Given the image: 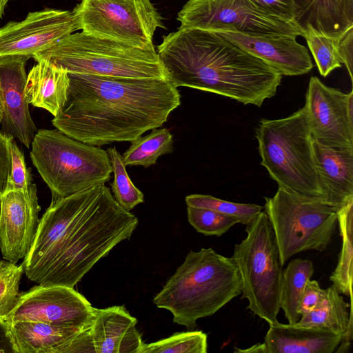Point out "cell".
Listing matches in <instances>:
<instances>
[{
  "label": "cell",
  "instance_id": "obj_28",
  "mask_svg": "<svg viewBox=\"0 0 353 353\" xmlns=\"http://www.w3.org/2000/svg\"><path fill=\"white\" fill-rule=\"evenodd\" d=\"M303 31V37L321 76L325 77L334 70L341 67L339 41L345 32L340 34H331L319 31L310 25L306 26Z\"/></svg>",
  "mask_w": 353,
  "mask_h": 353
},
{
  "label": "cell",
  "instance_id": "obj_44",
  "mask_svg": "<svg viewBox=\"0 0 353 353\" xmlns=\"http://www.w3.org/2000/svg\"><path fill=\"white\" fill-rule=\"evenodd\" d=\"M1 196H0V212H1Z\"/></svg>",
  "mask_w": 353,
  "mask_h": 353
},
{
  "label": "cell",
  "instance_id": "obj_37",
  "mask_svg": "<svg viewBox=\"0 0 353 353\" xmlns=\"http://www.w3.org/2000/svg\"><path fill=\"white\" fill-rule=\"evenodd\" d=\"M323 290L316 280L310 279L307 282L298 308L300 316L310 312L318 305L322 299Z\"/></svg>",
  "mask_w": 353,
  "mask_h": 353
},
{
  "label": "cell",
  "instance_id": "obj_15",
  "mask_svg": "<svg viewBox=\"0 0 353 353\" xmlns=\"http://www.w3.org/2000/svg\"><path fill=\"white\" fill-rule=\"evenodd\" d=\"M206 30L216 32L233 42L282 75H302L313 68L308 50L296 41V35L245 32L224 25Z\"/></svg>",
  "mask_w": 353,
  "mask_h": 353
},
{
  "label": "cell",
  "instance_id": "obj_19",
  "mask_svg": "<svg viewBox=\"0 0 353 353\" xmlns=\"http://www.w3.org/2000/svg\"><path fill=\"white\" fill-rule=\"evenodd\" d=\"M137 320L123 305L95 308L89 328L95 353H140L144 342Z\"/></svg>",
  "mask_w": 353,
  "mask_h": 353
},
{
  "label": "cell",
  "instance_id": "obj_10",
  "mask_svg": "<svg viewBox=\"0 0 353 353\" xmlns=\"http://www.w3.org/2000/svg\"><path fill=\"white\" fill-rule=\"evenodd\" d=\"M72 13L77 30L144 50H154V32L165 28L150 0H81Z\"/></svg>",
  "mask_w": 353,
  "mask_h": 353
},
{
  "label": "cell",
  "instance_id": "obj_11",
  "mask_svg": "<svg viewBox=\"0 0 353 353\" xmlns=\"http://www.w3.org/2000/svg\"><path fill=\"white\" fill-rule=\"evenodd\" d=\"M177 20L181 28L208 30L224 25L245 32L303 34L296 22L270 14L249 0H189Z\"/></svg>",
  "mask_w": 353,
  "mask_h": 353
},
{
  "label": "cell",
  "instance_id": "obj_38",
  "mask_svg": "<svg viewBox=\"0 0 353 353\" xmlns=\"http://www.w3.org/2000/svg\"><path fill=\"white\" fill-rule=\"evenodd\" d=\"M339 58L341 64L347 70L350 80L353 81V27L347 29L339 41Z\"/></svg>",
  "mask_w": 353,
  "mask_h": 353
},
{
  "label": "cell",
  "instance_id": "obj_4",
  "mask_svg": "<svg viewBox=\"0 0 353 353\" xmlns=\"http://www.w3.org/2000/svg\"><path fill=\"white\" fill-rule=\"evenodd\" d=\"M241 294V281L232 258L201 248L188 253L152 302L170 311L175 323L193 330L197 320L214 314Z\"/></svg>",
  "mask_w": 353,
  "mask_h": 353
},
{
  "label": "cell",
  "instance_id": "obj_23",
  "mask_svg": "<svg viewBox=\"0 0 353 353\" xmlns=\"http://www.w3.org/2000/svg\"><path fill=\"white\" fill-rule=\"evenodd\" d=\"M294 21L302 28L340 34L353 27V0H295Z\"/></svg>",
  "mask_w": 353,
  "mask_h": 353
},
{
  "label": "cell",
  "instance_id": "obj_9",
  "mask_svg": "<svg viewBox=\"0 0 353 353\" xmlns=\"http://www.w3.org/2000/svg\"><path fill=\"white\" fill-rule=\"evenodd\" d=\"M264 199L263 209L274 234L282 267L299 252L327 248L338 226L337 209L281 188L272 197Z\"/></svg>",
  "mask_w": 353,
  "mask_h": 353
},
{
  "label": "cell",
  "instance_id": "obj_32",
  "mask_svg": "<svg viewBox=\"0 0 353 353\" xmlns=\"http://www.w3.org/2000/svg\"><path fill=\"white\" fill-rule=\"evenodd\" d=\"M189 223L199 233L206 236H220L232 226L240 223L236 217L212 210L187 205Z\"/></svg>",
  "mask_w": 353,
  "mask_h": 353
},
{
  "label": "cell",
  "instance_id": "obj_39",
  "mask_svg": "<svg viewBox=\"0 0 353 353\" xmlns=\"http://www.w3.org/2000/svg\"><path fill=\"white\" fill-rule=\"evenodd\" d=\"M14 353L10 343L7 326L5 322L0 321V353Z\"/></svg>",
  "mask_w": 353,
  "mask_h": 353
},
{
  "label": "cell",
  "instance_id": "obj_43",
  "mask_svg": "<svg viewBox=\"0 0 353 353\" xmlns=\"http://www.w3.org/2000/svg\"><path fill=\"white\" fill-rule=\"evenodd\" d=\"M1 119H2V110L0 108V125H1Z\"/></svg>",
  "mask_w": 353,
  "mask_h": 353
},
{
  "label": "cell",
  "instance_id": "obj_20",
  "mask_svg": "<svg viewBox=\"0 0 353 353\" xmlns=\"http://www.w3.org/2000/svg\"><path fill=\"white\" fill-rule=\"evenodd\" d=\"M342 339L320 328L276 321L270 325L263 344L264 353H332Z\"/></svg>",
  "mask_w": 353,
  "mask_h": 353
},
{
  "label": "cell",
  "instance_id": "obj_8",
  "mask_svg": "<svg viewBox=\"0 0 353 353\" xmlns=\"http://www.w3.org/2000/svg\"><path fill=\"white\" fill-rule=\"evenodd\" d=\"M246 236L234 245L232 259L241 281V299L269 325L280 310L282 266L274 234L265 212L246 225Z\"/></svg>",
  "mask_w": 353,
  "mask_h": 353
},
{
  "label": "cell",
  "instance_id": "obj_12",
  "mask_svg": "<svg viewBox=\"0 0 353 353\" xmlns=\"http://www.w3.org/2000/svg\"><path fill=\"white\" fill-rule=\"evenodd\" d=\"M95 307L74 288L37 285L19 294L5 323L31 321L85 330L90 327Z\"/></svg>",
  "mask_w": 353,
  "mask_h": 353
},
{
  "label": "cell",
  "instance_id": "obj_2",
  "mask_svg": "<svg viewBox=\"0 0 353 353\" xmlns=\"http://www.w3.org/2000/svg\"><path fill=\"white\" fill-rule=\"evenodd\" d=\"M68 74L66 103L52 123L89 145L131 142L162 126L181 105L177 88L168 79Z\"/></svg>",
  "mask_w": 353,
  "mask_h": 353
},
{
  "label": "cell",
  "instance_id": "obj_18",
  "mask_svg": "<svg viewBox=\"0 0 353 353\" xmlns=\"http://www.w3.org/2000/svg\"><path fill=\"white\" fill-rule=\"evenodd\" d=\"M312 145L323 203L339 210L353 199V148Z\"/></svg>",
  "mask_w": 353,
  "mask_h": 353
},
{
  "label": "cell",
  "instance_id": "obj_14",
  "mask_svg": "<svg viewBox=\"0 0 353 353\" xmlns=\"http://www.w3.org/2000/svg\"><path fill=\"white\" fill-rule=\"evenodd\" d=\"M348 93L310 79L303 107L312 137L322 144L353 148V124L347 114Z\"/></svg>",
  "mask_w": 353,
  "mask_h": 353
},
{
  "label": "cell",
  "instance_id": "obj_30",
  "mask_svg": "<svg viewBox=\"0 0 353 353\" xmlns=\"http://www.w3.org/2000/svg\"><path fill=\"white\" fill-rule=\"evenodd\" d=\"M208 335L201 330L175 332L150 343H143L140 353H206Z\"/></svg>",
  "mask_w": 353,
  "mask_h": 353
},
{
  "label": "cell",
  "instance_id": "obj_7",
  "mask_svg": "<svg viewBox=\"0 0 353 353\" xmlns=\"http://www.w3.org/2000/svg\"><path fill=\"white\" fill-rule=\"evenodd\" d=\"M31 146V161L50 188L52 199L105 184L112 173L107 151L57 128L38 130Z\"/></svg>",
  "mask_w": 353,
  "mask_h": 353
},
{
  "label": "cell",
  "instance_id": "obj_17",
  "mask_svg": "<svg viewBox=\"0 0 353 353\" xmlns=\"http://www.w3.org/2000/svg\"><path fill=\"white\" fill-rule=\"evenodd\" d=\"M30 57L22 55L0 57V108L1 131L31 146L38 130L31 117L25 88L26 64Z\"/></svg>",
  "mask_w": 353,
  "mask_h": 353
},
{
  "label": "cell",
  "instance_id": "obj_24",
  "mask_svg": "<svg viewBox=\"0 0 353 353\" xmlns=\"http://www.w3.org/2000/svg\"><path fill=\"white\" fill-rule=\"evenodd\" d=\"M334 285L323 290L322 299L310 312L301 316L296 323L302 326L325 330L343 336L351 343L353 336L352 309Z\"/></svg>",
  "mask_w": 353,
  "mask_h": 353
},
{
  "label": "cell",
  "instance_id": "obj_31",
  "mask_svg": "<svg viewBox=\"0 0 353 353\" xmlns=\"http://www.w3.org/2000/svg\"><path fill=\"white\" fill-rule=\"evenodd\" d=\"M188 206L212 210L219 213L239 219L240 223L246 225L260 214L263 207L253 203H240L228 201L211 195L193 194L185 196Z\"/></svg>",
  "mask_w": 353,
  "mask_h": 353
},
{
  "label": "cell",
  "instance_id": "obj_6",
  "mask_svg": "<svg viewBox=\"0 0 353 353\" xmlns=\"http://www.w3.org/2000/svg\"><path fill=\"white\" fill-rule=\"evenodd\" d=\"M33 59L50 61L68 73L169 80L155 50H144L83 32L68 35Z\"/></svg>",
  "mask_w": 353,
  "mask_h": 353
},
{
  "label": "cell",
  "instance_id": "obj_5",
  "mask_svg": "<svg viewBox=\"0 0 353 353\" xmlns=\"http://www.w3.org/2000/svg\"><path fill=\"white\" fill-rule=\"evenodd\" d=\"M255 137L261 165L279 188L323 203L303 108L283 119L260 120Z\"/></svg>",
  "mask_w": 353,
  "mask_h": 353
},
{
  "label": "cell",
  "instance_id": "obj_1",
  "mask_svg": "<svg viewBox=\"0 0 353 353\" xmlns=\"http://www.w3.org/2000/svg\"><path fill=\"white\" fill-rule=\"evenodd\" d=\"M138 224L105 184L52 199L23 259L24 273L38 285L74 288Z\"/></svg>",
  "mask_w": 353,
  "mask_h": 353
},
{
  "label": "cell",
  "instance_id": "obj_26",
  "mask_svg": "<svg viewBox=\"0 0 353 353\" xmlns=\"http://www.w3.org/2000/svg\"><path fill=\"white\" fill-rule=\"evenodd\" d=\"M314 271L312 261L296 259L292 260L282 272L280 309L283 310L288 323H296L301 318L298 312L300 301Z\"/></svg>",
  "mask_w": 353,
  "mask_h": 353
},
{
  "label": "cell",
  "instance_id": "obj_36",
  "mask_svg": "<svg viewBox=\"0 0 353 353\" xmlns=\"http://www.w3.org/2000/svg\"><path fill=\"white\" fill-rule=\"evenodd\" d=\"M257 8L279 17L294 21L295 0H249ZM296 22V21H295Z\"/></svg>",
  "mask_w": 353,
  "mask_h": 353
},
{
  "label": "cell",
  "instance_id": "obj_35",
  "mask_svg": "<svg viewBox=\"0 0 353 353\" xmlns=\"http://www.w3.org/2000/svg\"><path fill=\"white\" fill-rule=\"evenodd\" d=\"M14 139L0 130V196L8 189L11 170V142Z\"/></svg>",
  "mask_w": 353,
  "mask_h": 353
},
{
  "label": "cell",
  "instance_id": "obj_22",
  "mask_svg": "<svg viewBox=\"0 0 353 353\" xmlns=\"http://www.w3.org/2000/svg\"><path fill=\"white\" fill-rule=\"evenodd\" d=\"M37 63L27 74L25 88L28 101L45 109L54 117L63 109L68 99L70 78L68 71L50 61L35 59Z\"/></svg>",
  "mask_w": 353,
  "mask_h": 353
},
{
  "label": "cell",
  "instance_id": "obj_34",
  "mask_svg": "<svg viewBox=\"0 0 353 353\" xmlns=\"http://www.w3.org/2000/svg\"><path fill=\"white\" fill-rule=\"evenodd\" d=\"M10 150L11 170L7 190H26L33 183L30 170L26 166L23 153L14 139Z\"/></svg>",
  "mask_w": 353,
  "mask_h": 353
},
{
  "label": "cell",
  "instance_id": "obj_16",
  "mask_svg": "<svg viewBox=\"0 0 353 353\" xmlns=\"http://www.w3.org/2000/svg\"><path fill=\"white\" fill-rule=\"evenodd\" d=\"M0 252L4 259L17 263L28 254L39 224L37 187L10 190L1 196Z\"/></svg>",
  "mask_w": 353,
  "mask_h": 353
},
{
  "label": "cell",
  "instance_id": "obj_21",
  "mask_svg": "<svg viewBox=\"0 0 353 353\" xmlns=\"http://www.w3.org/2000/svg\"><path fill=\"white\" fill-rule=\"evenodd\" d=\"M6 325L14 353H66L83 331L31 321Z\"/></svg>",
  "mask_w": 353,
  "mask_h": 353
},
{
  "label": "cell",
  "instance_id": "obj_33",
  "mask_svg": "<svg viewBox=\"0 0 353 353\" xmlns=\"http://www.w3.org/2000/svg\"><path fill=\"white\" fill-rule=\"evenodd\" d=\"M23 272L22 263L17 265L6 259H0V321L5 322L17 302Z\"/></svg>",
  "mask_w": 353,
  "mask_h": 353
},
{
  "label": "cell",
  "instance_id": "obj_25",
  "mask_svg": "<svg viewBox=\"0 0 353 353\" xmlns=\"http://www.w3.org/2000/svg\"><path fill=\"white\" fill-rule=\"evenodd\" d=\"M353 199L337 210L338 227L342 239V247L337 265L330 279L336 290L350 297L352 303L353 259Z\"/></svg>",
  "mask_w": 353,
  "mask_h": 353
},
{
  "label": "cell",
  "instance_id": "obj_29",
  "mask_svg": "<svg viewBox=\"0 0 353 353\" xmlns=\"http://www.w3.org/2000/svg\"><path fill=\"white\" fill-rule=\"evenodd\" d=\"M110 157L114 181L111 184L112 194L123 209L130 211L144 201L143 193L132 182L126 171L122 155L117 148L110 147L107 149Z\"/></svg>",
  "mask_w": 353,
  "mask_h": 353
},
{
  "label": "cell",
  "instance_id": "obj_41",
  "mask_svg": "<svg viewBox=\"0 0 353 353\" xmlns=\"http://www.w3.org/2000/svg\"><path fill=\"white\" fill-rule=\"evenodd\" d=\"M347 114L350 122L353 124V90H352L347 96Z\"/></svg>",
  "mask_w": 353,
  "mask_h": 353
},
{
  "label": "cell",
  "instance_id": "obj_27",
  "mask_svg": "<svg viewBox=\"0 0 353 353\" xmlns=\"http://www.w3.org/2000/svg\"><path fill=\"white\" fill-rule=\"evenodd\" d=\"M173 151V137L165 128H154L144 136L131 141L122 154L125 166L142 165L145 168L154 165L158 159Z\"/></svg>",
  "mask_w": 353,
  "mask_h": 353
},
{
  "label": "cell",
  "instance_id": "obj_40",
  "mask_svg": "<svg viewBox=\"0 0 353 353\" xmlns=\"http://www.w3.org/2000/svg\"><path fill=\"white\" fill-rule=\"evenodd\" d=\"M234 352L240 353H264V346L263 343H256L248 348L241 349L234 348Z\"/></svg>",
  "mask_w": 353,
  "mask_h": 353
},
{
  "label": "cell",
  "instance_id": "obj_42",
  "mask_svg": "<svg viewBox=\"0 0 353 353\" xmlns=\"http://www.w3.org/2000/svg\"><path fill=\"white\" fill-rule=\"evenodd\" d=\"M10 0H0V21L3 17L5 9Z\"/></svg>",
  "mask_w": 353,
  "mask_h": 353
},
{
  "label": "cell",
  "instance_id": "obj_3",
  "mask_svg": "<svg viewBox=\"0 0 353 353\" xmlns=\"http://www.w3.org/2000/svg\"><path fill=\"white\" fill-rule=\"evenodd\" d=\"M157 53L176 87L212 92L261 107L274 97L283 75L219 34L179 27L163 37Z\"/></svg>",
  "mask_w": 353,
  "mask_h": 353
},
{
  "label": "cell",
  "instance_id": "obj_13",
  "mask_svg": "<svg viewBox=\"0 0 353 353\" xmlns=\"http://www.w3.org/2000/svg\"><path fill=\"white\" fill-rule=\"evenodd\" d=\"M77 30L72 12L45 8L0 28V57L33 58Z\"/></svg>",
  "mask_w": 353,
  "mask_h": 353
}]
</instances>
